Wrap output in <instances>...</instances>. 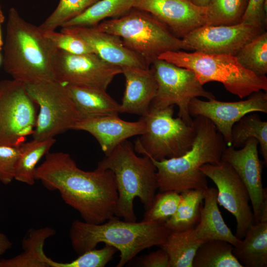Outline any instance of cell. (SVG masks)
I'll return each mask as SVG.
<instances>
[{"mask_svg":"<svg viewBox=\"0 0 267 267\" xmlns=\"http://www.w3.org/2000/svg\"><path fill=\"white\" fill-rule=\"evenodd\" d=\"M55 80L64 85L88 86L106 90L122 68L103 60L94 53L74 54L55 50L52 58Z\"/></svg>","mask_w":267,"mask_h":267,"instance_id":"13","label":"cell"},{"mask_svg":"<svg viewBox=\"0 0 267 267\" xmlns=\"http://www.w3.org/2000/svg\"><path fill=\"white\" fill-rule=\"evenodd\" d=\"M194 4L200 7H206L210 0H189Z\"/></svg>","mask_w":267,"mask_h":267,"instance_id":"41","label":"cell"},{"mask_svg":"<svg viewBox=\"0 0 267 267\" xmlns=\"http://www.w3.org/2000/svg\"><path fill=\"white\" fill-rule=\"evenodd\" d=\"M3 22H2L1 20H0V51L2 49V47L3 45V42L2 40V37H1V24Z\"/></svg>","mask_w":267,"mask_h":267,"instance_id":"42","label":"cell"},{"mask_svg":"<svg viewBox=\"0 0 267 267\" xmlns=\"http://www.w3.org/2000/svg\"><path fill=\"white\" fill-rule=\"evenodd\" d=\"M0 20H1L2 22H4V16L2 11L0 4Z\"/></svg>","mask_w":267,"mask_h":267,"instance_id":"43","label":"cell"},{"mask_svg":"<svg viewBox=\"0 0 267 267\" xmlns=\"http://www.w3.org/2000/svg\"><path fill=\"white\" fill-rule=\"evenodd\" d=\"M200 170L216 185L218 203L234 217L235 235L241 240L255 223L246 186L231 166L222 160L217 165L204 164Z\"/></svg>","mask_w":267,"mask_h":267,"instance_id":"12","label":"cell"},{"mask_svg":"<svg viewBox=\"0 0 267 267\" xmlns=\"http://www.w3.org/2000/svg\"><path fill=\"white\" fill-rule=\"evenodd\" d=\"M55 233L48 226L29 229L22 241L23 252L11 258L1 259L0 267H48L44 245Z\"/></svg>","mask_w":267,"mask_h":267,"instance_id":"24","label":"cell"},{"mask_svg":"<svg viewBox=\"0 0 267 267\" xmlns=\"http://www.w3.org/2000/svg\"><path fill=\"white\" fill-rule=\"evenodd\" d=\"M133 7L151 13L181 39L206 25L207 6H197L189 0H134Z\"/></svg>","mask_w":267,"mask_h":267,"instance_id":"17","label":"cell"},{"mask_svg":"<svg viewBox=\"0 0 267 267\" xmlns=\"http://www.w3.org/2000/svg\"><path fill=\"white\" fill-rule=\"evenodd\" d=\"M139 264L144 267H169V259L166 251L161 247L141 258Z\"/></svg>","mask_w":267,"mask_h":267,"instance_id":"39","label":"cell"},{"mask_svg":"<svg viewBox=\"0 0 267 267\" xmlns=\"http://www.w3.org/2000/svg\"><path fill=\"white\" fill-rule=\"evenodd\" d=\"M96 27L120 37L127 48L141 56L150 65L166 51L192 50L154 16L135 7L121 16L102 21Z\"/></svg>","mask_w":267,"mask_h":267,"instance_id":"6","label":"cell"},{"mask_svg":"<svg viewBox=\"0 0 267 267\" xmlns=\"http://www.w3.org/2000/svg\"><path fill=\"white\" fill-rule=\"evenodd\" d=\"M36 105L24 83L13 79L0 81V145L20 146L32 135Z\"/></svg>","mask_w":267,"mask_h":267,"instance_id":"11","label":"cell"},{"mask_svg":"<svg viewBox=\"0 0 267 267\" xmlns=\"http://www.w3.org/2000/svg\"><path fill=\"white\" fill-rule=\"evenodd\" d=\"M202 243L193 227L181 231H171L161 247L168 255L169 267H192L193 258Z\"/></svg>","mask_w":267,"mask_h":267,"instance_id":"25","label":"cell"},{"mask_svg":"<svg viewBox=\"0 0 267 267\" xmlns=\"http://www.w3.org/2000/svg\"><path fill=\"white\" fill-rule=\"evenodd\" d=\"M217 194V189L214 187H208L204 191V205L200 209L199 223L194 227L196 235L202 242L220 239L235 246L241 240L224 222L219 209Z\"/></svg>","mask_w":267,"mask_h":267,"instance_id":"21","label":"cell"},{"mask_svg":"<svg viewBox=\"0 0 267 267\" xmlns=\"http://www.w3.org/2000/svg\"><path fill=\"white\" fill-rule=\"evenodd\" d=\"M35 177L48 190L58 191L65 203L86 222L100 224L115 216L118 192L110 170L97 167L85 171L70 154L48 152L37 167Z\"/></svg>","mask_w":267,"mask_h":267,"instance_id":"1","label":"cell"},{"mask_svg":"<svg viewBox=\"0 0 267 267\" xmlns=\"http://www.w3.org/2000/svg\"><path fill=\"white\" fill-rule=\"evenodd\" d=\"M259 142L266 166L267 164V122L263 121L256 112L250 113L242 117L231 130V146L243 147L250 138Z\"/></svg>","mask_w":267,"mask_h":267,"instance_id":"30","label":"cell"},{"mask_svg":"<svg viewBox=\"0 0 267 267\" xmlns=\"http://www.w3.org/2000/svg\"><path fill=\"white\" fill-rule=\"evenodd\" d=\"M171 231L164 224L121 221L113 216L100 224L78 220L71 224L69 236L74 251L80 255L104 243L120 253L117 267H123L142 251L161 246Z\"/></svg>","mask_w":267,"mask_h":267,"instance_id":"3","label":"cell"},{"mask_svg":"<svg viewBox=\"0 0 267 267\" xmlns=\"http://www.w3.org/2000/svg\"><path fill=\"white\" fill-rule=\"evenodd\" d=\"M158 58L191 70L202 85L211 82L222 83L228 91L241 99L267 90L266 76H256L243 67L234 55L178 50L166 51Z\"/></svg>","mask_w":267,"mask_h":267,"instance_id":"7","label":"cell"},{"mask_svg":"<svg viewBox=\"0 0 267 267\" xmlns=\"http://www.w3.org/2000/svg\"><path fill=\"white\" fill-rule=\"evenodd\" d=\"M174 108L150 106L141 116L145 131L135 141L136 153L160 161L180 156L190 149L196 136L194 125L174 118Z\"/></svg>","mask_w":267,"mask_h":267,"instance_id":"8","label":"cell"},{"mask_svg":"<svg viewBox=\"0 0 267 267\" xmlns=\"http://www.w3.org/2000/svg\"><path fill=\"white\" fill-rule=\"evenodd\" d=\"M61 32L74 35L84 40L94 53L111 64L148 68L150 65L141 56L127 48L119 36L94 27H62Z\"/></svg>","mask_w":267,"mask_h":267,"instance_id":"18","label":"cell"},{"mask_svg":"<svg viewBox=\"0 0 267 267\" xmlns=\"http://www.w3.org/2000/svg\"><path fill=\"white\" fill-rule=\"evenodd\" d=\"M20 146L0 145V181L4 184L14 179Z\"/></svg>","mask_w":267,"mask_h":267,"instance_id":"37","label":"cell"},{"mask_svg":"<svg viewBox=\"0 0 267 267\" xmlns=\"http://www.w3.org/2000/svg\"><path fill=\"white\" fill-rule=\"evenodd\" d=\"M97 167L114 173L118 192L115 216L136 222L134 199L138 198L146 210L158 189L156 168L150 158L138 156L134 145L126 140L99 161Z\"/></svg>","mask_w":267,"mask_h":267,"instance_id":"5","label":"cell"},{"mask_svg":"<svg viewBox=\"0 0 267 267\" xmlns=\"http://www.w3.org/2000/svg\"><path fill=\"white\" fill-rule=\"evenodd\" d=\"M233 247L220 239L204 242L196 251L192 267H243L233 254Z\"/></svg>","mask_w":267,"mask_h":267,"instance_id":"29","label":"cell"},{"mask_svg":"<svg viewBox=\"0 0 267 267\" xmlns=\"http://www.w3.org/2000/svg\"><path fill=\"white\" fill-rule=\"evenodd\" d=\"M121 68L126 83L121 113L142 116L148 110L156 94L157 83L153 73L150 67Z\"/></svg>","mask_w":267,"mask_h":267,"instance_id":"20","label":"cell"},{"mask_svg":"<svg viewBox=\"0 0 267 267\" xmlns=\"http://www.w3.org/2000/svg\"><path fill=\"white\" fill-rule=\"evenodd\" d=\"M258 141L254 137L248 139L242 148L236 150L227 146L221 160L229 164L246 186L250 196L255 223L259 221L263 204L267 199V188L263 187V165L258 151Z\"/></svg>","mask_w":267,"mask_h":267,"instance_id":"16","label":"cell"},{"mask_svg":"<svg viewBox=\"0 0 267 267\" xmlns=\"http://www.w3.org/2000/svg\"><path fill=\"white\" fill-rule=\"evenodd\" d=\"M44 32L57 49L74 54L94 53L87 43L74 35L61 31L58 32L55 30Z\"/></svg>","mask_w":267,"mask_h":267,"instance_id":"36","label":"cell"},{"mask_svg":"<svg viewBox=\"0 0 267 267\" xmlns=\"http://www.w3.org/2000/svg\"><path fill=\"white\" fill-rule=\"evenodd\" d=\"M204 191L189 189L180 193V201L174 215L164 223L165 227L170 231H181L194 227L200 219Z\"/></svg>","mask_w":267,"mask_h":267,"instance_id":"28","label":"cell"},{"mask_svg":"<svg viewBox=\"0 0 267 267\" xmlns=\"http://www.w3.org/2000/svg\"><path fill=\"white\" fill-rule=\"evenodd\" d=\"M25 86L28 95L40 108L33 139L53 138L72 130L83 118L64 84L53 81Z\"/></svg>","mask_w":267,"mask_h":267,"instance_id":"9","label":"cell"},{"mask_svg":"<svg viewBox=\"0 0 267 267\" xmlns=\"http://www.w3.org/2000/svg\"><path fill=\"white\" fill-rule=\"evenodd\" d=\"M55 139H33L20 146V153L17 163L14 179L29 185L35 182V174L37 165L40 159L48 153Z\"/></svg>","mask_w":267,"mask_h":267,"instance_id":"26","label":"cell"},{"mask_svg":"<svg viewBox=\"0 0 267 267\" xmlns=\"http://www.w3.org/2000/svg\"><path fill=\"white\" fill-rule=\"evenodd\" d=\"M72 130L84 131L93 136L105 155L118 144L132 136L141 135L145 131L143 122H129L118 115H106L82 118Z\"/></svg>","mask_w":267,"mask_h":267,"instance_id":"19","label":"cell"},{"mask_svg":"<svg viewBox=\"0 0 267 267\" xmlns=\"http://www.w3.org/2000/svg\"><path fill=\"white\" fill-rule=\"evenodd\" d=\"M0 62H1V56H0Z\"/></svg>","mask_w":267,"mask_h":267,"instance_id":"44","label":"cell"},{"mask_svg":"<svg viewBox=\"0 0 267 267\" xmlns=\"http://www.w3.org/2000/svg\"><path fill=\"white\" fill-rule=\"evenodd\" d=\"M83 118L118 115L120 104L102 89L88 86L65 85Z\"/></svg>","mask_w":267,"mask_h":267,"instance_id":"22","label":"cell"},{"mask_svg":"<svg viewBox=\"0 0 267 267\" xmlns=\"http://www.w3.org/2000/svg\"><path fill=\"white\" fill-rule=\"evenodd\" d=\"M12 246V242L4 233L0 232V255L9 250Z\"/></svg>","mask_w":267,"mask_h":267,"instance_id":"40","label":"cell"},{"mask_svg":"<svg viewBox=\"0 0 267 267\" xmlns=\"http://www.w3.org/2000/svg\"><path fill=\"white\" fill-rule=\"evenodd\" d=\"M4 71L24 84L56 81L52 58L56 48L34 24L25 20L14 7L9 9L3 43Z\"/></svg>","mask_w":267,"mask_h":267,"instance_id":"2","label":"cell"},{"mask_svg":"<svg viewBox=\"0 0 267 267\" xmlns=\"http://www.w3.org/2000/svg\"><path fill=\"white\" fill-rule=\"evenodd\" d=\"M196 136L192 147L183 155L162 160L150 158L157 170L160 191L178 193L189 189L205 190L207 177L200 170L206 164H218L227 147L222 135L206 117L198 116L193 120Z\"/></svg>","mask_w":267,"mask_h":267,"instance_id":"4","label":"cell"},{"mask_svg":"<svg viewBox=\"0 0 267 267\" xmlns=\"http://www.w3.org/2000/svg\"><path fill=\"white\" fill-rule=\"evenodd\" d=\"M239 63L257 76L267 73V33L258 35L243 45L235 55Z\"/></svg>","mask_w":267,"mask_h":267,"instance_id":"31","label":"cell"},{"mask_svg":"<svg viewBox=\"0 0 267 267\" xmlns=\"http://www.w3.org/2000/svg\"><path fill=\"white\" fill-rule=\"evenodd\" d=\"M244 100L225 102L215 98L204 101L195 97L189 104L190 116L210 120L222 135L227 146H231V130L242 117L252 112L267 113V93L264 90L252 93Z\"/></svg>","mask_w":267,"mask_h":267,"instance_id":"14","label":"cell"},{"mask_svg":"<svg viewBox=\"0 0 267 267\" xmlns=\"http://www.w3.org/2000/svg\"><path fill=\"white\" fill-rule=\"evenodd\" d=\"M265 0H248L241 22L265 29L267 13L264 10Z\"/></svg>","mask_w":267,"mask_h":267,"instance_id":"38","label":"cell"},{"mask_svg":"<svg viewBox=\"0 0 267 267\" xmlns=\"http://www.w3.org/2000/svg\"><path fill=\"white\" fill-rule=\"evenodd\" d=\"M181 200V194L175 191H161L155 194L142 221L164 224L175 213Z\"/></svg>","mask_w":267,"mask_h":267,"instance_id":"34","label":"cell"},{"mask_svg":"<svg viewBox=\"0 0 267 267\" xmlns=\"http://www.w3.org/2000/svg\"><path fill=\"white\" fill-rule=\"evenodd\" d=\"M265 29L240 22L232 25H204L182 39L192 50L235 56L241 47Z\"/></svg>","mask_w":267,"mask_h":267,"instance_id":"15","label":"cell"},{"mask_svg":"<svg viewBox=\"0 0 267 267\" xmlns=\"http://www.w3.org/2000/svg\"><path fill=\"white\" fill-rule=\"evenodd\" d=\"M99 0H60L52 13L39 26L43 31H53L78 16Z\"/></svg>","mask_w":267,"mask_h":267,"instance_id":"33","label":"cell"},{"mask_svg":"<svg viewBox=\"0 0 267 267\" xmlns=\"http://www.w3.org/2000/svg\"><path fill=\"white\" fill-rule=\"evenodd\" d=\"M150 67L157 83L156 94L150 106L164 108L177 105L178 117L188 125L193 124L188 111L191 100L198 97L215 98L212 93L204 89L190 69L158 58L153 61Z\"/></svg>","mask_w":267,"mask_h":267,"instance_id":"10","label":"cell"},{"mask_svg":"<svg viewBox=\"0 0 267 267\" xmlns=\"http://www.w3.org/2000/svg\"><path fill=\"white\" fill-rule=\"evenodd\" d=\"M248 0H210L206 25H232L241 22Z\"/></svg>","mask_w":267,"mask_h":267,"instance_id":"32","label":"cell"},{"mask_svg":"<svg viewBox=\"0 0 267 267\" xmlns=\"http://www.w3.org/2000/svg\"><path fill=\"white\" fill-rule=\"evenodd\" d=\"M134 0H99L61 27H94L107 18L123 15L133 7Z\"/></svg>","mask_w":267,"mask_h":267,"instance_id":"27","label":"cell"},{"mask_svg":"<svg viewBox=\"0 0 267 267\" xmlns=\"http://www.w3.org/2000/svg\"><path fill=\"white\" fill-rule=\"evenodd\" d=\"M232 252L243 267H267V222L253 224Z\"/></svg>","mask_w":267,"mask_h":267,"instance_id":"23","label":"cell"},{"mask_svg":"<svg viewBox=\"0 0 267 267\" xmlns=\"http://www.w3.org/2000/svg\"><path fill=\"white\" fill-rule=\"evenodd\" d=\"M117 250L105 244L101 249L94 248L79 255L74 260L68 263H60L46 257L48 267H104L109 262Z\"/></svg>","mask_w":267,"mask_h":267,"instance_id":"35","label":"cell"}]
</instances>
